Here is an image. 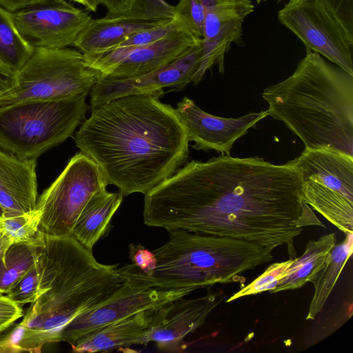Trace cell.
Returning <instances> with one entry per match:
<instances>
[{
  "label": "cell",
  "instance_id": "29",
  "mask_svg": "<svg viewBox=\"0 0 353 353\" xmlns=\"http://www.w3.org/2000/svg\"><path fill=\"white\" fill-rule=\"evenodd\" d=\"M174 17V6L164 0H130L128 9L119 18L140 21H158L170 19Z\"/></svg>",
  "mask_w": 353,
  "mask_h": 353
},
{
  "label": "cell",
  "instance_id": "40",
  "mask_svg": "<svg viewBox=\"0 0 353 353\" xmlns=\"http://www.w3.org/2000/svg\"><path fill=\"white\" fill-rule=\"evenodd\" d=\"M13 244L12 239L0 227V258L3 257L9 248Z\"/></svg>",
  "mask_w": 353,
  "mask_h": 353
},
{
  "label": "cell",
  "instance_id": "9",
  "mask_svg": "<svg viewBox=\"0 0 353 353\" xmlns=\"http://www.w3.org/2000/svg\"><path fill=\"white\" fill-rule=\"evenodd\" d=\"M108 184L96 163L80 152L40 195L35 210L39 230L57 236H72L74 225L88 201Z\"/></svg>",
  "mask_w": 353,
  "mask_h": 353
},
{
  "label": "cell",
  "instance_id": "18",
  "mask_svg": "<svg viewBox=\"0 0 353 353\" xmlns=\"http://www.w3.org/2000/svg\"><path fill=\"white\" fill-rule=\"evenodd\" d=\"M159 307L141 311L89 332L72 345V349L75 352L93 353L132 345H145L149 343L148 336L153 315Z\"/></svg>",
  "mask_w": 353,
  "mask_h": 353
},
{
  "label": "cell",
  "instance_id": "36",
  "mask_svg": "<svg viewBox=\"0 0 353 353\" xmlns=\"http://www.w3.org/2000/svg\"><path fill=\"white\" fill-rule=\"evenodd\" d=\"M26 329L20 323L0 337V353L21 352Z\"/></svg>",
  "mask_w": 353,
  "mask_h": 353
},
{
  "label": "cell",
  "instance_id": "8",
  "mask_svg": "<svg viewBox=\"0 0 353 353\" xmlns=\"http://www.w3.org/2000/svg\"><path fill=\"white\" fill-rule=\"evenodd\" d=\"M299 170L303 201L346 233L353 232V157L305 149L290 161Z\"/></svg>",
  "mask_w": 353,
  "mask_h": 353
},
{
  "label": "cell",
  "instance_id": "1",
  "mask_svg": "<svg viewBox=\"0 0 353 353\" xmlns=\"http://www.w3.org/2000/svg\"><path fill=\"white\" fill-rule=\"evenodd\" d=\"M301 177L291 161L222 154L187 163L144 197L143 222L168 231L245 240L273 250L303 227H324L302 199Z\"/></svg>",
  "mask_w": 353,
  "mask_h": 353
},
{
  "label": "cell",
  "instance_id": "31",
  "mask_svg": "<svg viewBox=\"0 0 353 353\" xmlns=\"http://www.w3.org/2000/svg\"><path fill=\"white\" fill-rule=\"evenodd\" d=\"M185 29L190 30L181 20L174 17L172 19L161 21L152 27L131 34L117 48L139 46L152 43L174 32Z\"/></svg>",
  "mask_w": 353,
  "mask_h": 353
},
{
  "label": "cell",
  "instance_id": "25",
  "mask_svg": "<svg viewBox=\"0 0 353 353\" xmlns=\"http://www.w3.org/2000/svg\"><path fill=\"white\" fill-rule=\"evenodd\" d=\"M32 52L17 33L7 11L0 6V63L17 72Z\"/></svg>",
  "mask_w": 353,
  "mask_h": 353
},
{
  "label": "cell",
  "instance_id": "20",
  "mask_svg": "<svg viewBox=\"0 0 353 353\" xmlns=\"http://www.w3.org/2000/svg\"><path fill=\"white\" fill-rule=\"evenodd\" d=\"M123 197L120 192H110L107 190L95 194L77 219L72 236L85 248L92 250L105 232Z\"/></svg>",
  "mask_w": 353,
  "mask_h": 353
},
{
  "label": "cell",
  "instance_id": "35",
  "mask_svg": "<svg viewBox=\"0 0 353 353\" xmlns=\"http://www.w3.org/2000/svg\"><path fill=\"white\" fill-rule=\"evenodd\" d=\"M353 34V0H323Z\"/></svg>",
  "mask_w": 353,
  "mask_h": 353
},
{
  "label": "cell",
  "instance_id": "28",
  "mask_svg": "<svg viewBox=\"0 0 353 353\" xmlns=\"http://www.w3.org/2000/svg\"><path fill=\"white\" fill-rule=\"evenodd\" d=\"M43 245V243L39 246L37 256L30 270L6 294L20 305L35 301L43 293L42 276L45 256Z\"/></svg>",
  "mask_w": 353,
  "mask_h": 353
},
{
  "label": "cell",
  "instance_id": "44",
  "mask_svg": "<svg viewBox=\"0 0 353 353\" xmlns=\"http://www.w3.org/2000/svg\"><path fill=\"white\" fill-rule=\"evenodd\" d=\"M88 1L91 3H94L97 1V0H88Z\"/></svg>",
  "mask_w": 353,
  "mask_h": 353
},
{
  "label": "cell",
  "instance_id": "26",
  "mask_svg": "<svg viewBox=\"0 0 353 353\" xmlns=\"http://www.w3.org/2000/svg\"><path fill=\"white\" fill-rule=\"evenodd\" d=\"M254 9L250 0H225L206 8L202 39L208 40L214 37L229 22L244 20Z\"/></svg>",
  "mask_w": 353,
  "mask_h": 353
},
{
  "label": "cell",
  "instance_id": "41",
  "mask_svg": "<svg viewBox=\"0 0 353 353\" xmlns=\"http://www.w3.org/2000/svg\"><path fill=\"white\" fill-rule=\"evenodd\" d=\"M224 1L225 0H201L205 8L213 6Z\"/></svg>",
  "mask_w": 353,
  "mask_h": 353
},
{
  "label": "cell",
  "instance_id": "10",
  "mask_svg": "<svg viewBox=\"0 0 353 353\" xmlns=\"http://www.w3.org/2000/svg\"><path fill=\"white\" fill-rule=\"evenodd\" d=\"M278 19L304 43L353 75V34L323 0H289Z\"/></svg>",
  "mask_w": 353,
  "mask_h": 353
},
{
  "label": "cell",
  "instance_id": "15",
  "mask_svg": "<svg viewBox=\"0 0 353 353\" xmlns=\"http://www.w3.org/2000/svg\"><path fill=\"white\" fill-rule=\"evenodd\" d=\"M225 297L221 292H210L194 299L182 297L159 307L150 326L149 343H155L163 351L181 352L185 338L204 323Z\"/></svg>",
  "mask_w": 353,
  "mask_h": 353
},
{
  "label": "cell",
  "instance_id": "27",
  "mask_svg": "<svg viewBox=\"0 0 353 353\" xmlns=\"http://www.w3.org/2000/svg\"><path fill=\"white\" fill-rule=\"evenodd\" d=\"M41 214L34 210L20 215L0 219V227L13 243L39 246L43 243L44 233L39 230Z\"/></svg>",
  "mask_w": 353,
  "mask_h": 353
},
{
  "label": "cell",
  "instance_id": "33",
  "mask_svg": "<svg viewBox=\"0 0 353 353\" xmlns=\"http://www.w3.org/2000/svg\"><path fill=\"white\" fill-rule=\"evenodd\" d=\"M23 312L21 305L4 294H0V333L6 330L20 318Z\"/></svg>",
  "mask_w": 353,
  "mask_h": 353
},
{
  "label": "cell",
  "instance_id": "19",
  "mask_svg": "<svg viewBox=\"0 0 353 353\" xmlns=\"http://www.w3.org/2000/svg\"><path fill=\"white\" fill-rule=\"evenodd\" d=\"M160 21H140L106 17L92 19L79 34L73 47L85 55L104 53L116 48L131 34Z\"/></svg>",
  "mask_w": 353,
  "mask_h": 353
},
{
  "label": "cell",
  "instance_id": "45",
  "mask_svg": "<svg viewBox=\"0 0 353 353\" xmlns=\"http://www.w3.org/2000/svg\"><path fill=\"white\" fill-rule=\"evenodd\" d=\"M256 1L257 3H260L261 1H268V0H255Z\"/></svg>",
  "mask_w": 353,
  "mask_h": 353
},
{
  "label": "cell",
  "instance_id": "23",
  "mask_svg": "<svg viewBox=\"0 0 353 353\" xmlns=\"http://www.w3.org/2000/svg\"><path fill=\"white\" fill-rule=\"evenodd\" d=\"M243 20H238L225 24L212 38L202 39V51L199 68L192 77V81L198 84L206 72L217 64L219 72L224 71V57L230 44L242 43Z\"/></svg>",
  "mask_w": 353,
  "mask_h": 353
},
{
  "label": "cell",
  "instance_id": "43",
  "mask_svg": "<svg viewBox=\"0 0 353 353\" xmlns=\"http://www.w3.org/2000/svg\"><path fill=\"white\" fill-rule=\"evenodd\" d=\"M3 216V211L1 206L0 205V219L2 218Z\"/></svg>",
  "mask_w": 353,
  "mask_h": 353
},
{
  "label": "cell",
  "instance_id": "32",
  "mask_svg": "<svg viewBox=\"0 0 353 353\" xmlns=\"http://www.w3.org/2000/svg\"><path fill=\"white\" fill-rule=\"evenodd\" d=\"M174 17L181 20L199 38L203 37L205 8L201 0H179L174 6Z\"/></svg>",
  "mask_w": 353,
  "mask_h": 353
},
{
  "label": "cell",
  "instance_id": "21",
  "mask_svg": "<svg viewBox=\"0 0 353 353\" xmlns=\"http://www.w3.org/2000/svg\"><path fill=\"white\" fill-rule=\"evenodd\" d=\"M336 242V234L329 233L317 240L310 241L303 254L294 259L285 276L270 292L276 293L302 287L310 281L323 268L325 259Z\"/></svg>",
  "mask_w": 353,
  "mask_h": 353
},
{
  "label": "cell",
  "instance_id": "38",
  "mask_svg": "<svg viewBox=\"0 0 353 353\" xmlns=\"http://www.w3.org/2000/svg\"><path fill=\"white\" fill-rule=\"evenodd\" d=\"M16 82V72L0 63V95L12 88Z\"/></svg>",
  "mask_w": 353,
  "mask_h": 353
},
{
  "label": "cell",
  "instance_id": "5",
  "mask_svg": "<svg viewBox=\"0 0 353 353\" xmlns=\"http://www.w3.org/2000/svg\"><path fill=\"white\" fill-rule=\"evenodd\" d=\"M152 251L155 265L138 275L149 288L196 289L216 283L244 282L240 275L272 261L273 250L234 238L173 230Z\"/></svg>",
  "mask_w": 353,
  "mask_h": 353
},
{
  "label": "cell",
  "instance_id": "3",
  "mask_svg": "<svg viewBox=\"0 0 353 353\" xmlns=\"http://www.w3.org/2000/svg\"><path fill=\"white\" fill-rule=\"evenodd\" d=\"M43 293L31 303L22 321V352H40L60 341L63 327L75 316L114 296L126 283L123 266L105 265L72 236L44 233Z\"/></svg>",
  "mask_w": 353,
  "mask_h": 353
},
{
  "label": "cell",
  "instance_id": "6",
  "mask_svg": "<svg viewBox=\"0 0 353 353\" xmlns=\"http://www.w3.org/2000/svg\"><path fill=\"white\" fill-rule=\"evenodd\" d=\"M88 94L0 108V149L22 159H37L73 135L85 119Z\"/></svg>",
  "mask_w": 353,
  "mask_h": 353
},
{
  "label": "cell",
  "instance_id": "16",
  "mask_svg": "<svg viewBox=\"0 0 353 353\" xmlns=\"http://www.w3.org/2000/svg\"><path fill=\"white\" fill-rule=\"evenodd\" d=\"M176 112L184 125L192 146L196 150H214L230 155L234 142L257 122L268 116V110L248 114L239 118H225L202 110L193 100L184 97Z\"/></svg>",
  "mask_w": 353,
  "mask_h": 353
},
{
  "label": "cell",
  "instance_id": "2",
  "mask_svg": "<svg viewBox=\"0 0 353 353\" xmlns=\"http://www.w3.org/2000/svg\"><path fill=\"white\" fill-rule=\"evenodd\" d=\"M73 139L123 196L146 194L189 154L188 135L175 108L154 94L125 96L92 110Z\"/></svg>",
  "mask_w": 353,
  "mask_h": 353
},
{
  "label": "cell",
  "instance_id": "24",
  "mask_svg": "<svg viewBox=\"0 0 353 353\" xmlns=\"http://www.w3.org/2000/svg\"><path fill=\"white\" fill-rule=\"evenodd\" d=\"M40 245L13 243L0 258V294H7L30 270Z\"/></svg>",
  "mask_w": 353,
  "mask_h": 353
},
{
  "label": "cell",
  "instance_id": "12",
  "mask_svg": "<svg viewBox=\"0 0 353 353\" xmlns=\"http://www.w3.org/2000/svg\"><path fill=\"white\" fill-rule=\"evenodd\" d=\"M7 14L17 33L33 50L73 46L92 19L88 11L66 0H47Z\"/></svg>",
  "mask_w": 353,
  "mask_h": 353
},
{
  "label": "cell",
  "instance_id": "14",
  "mask_svg": "<svg viewBox=\"0 0 353 353\" xmlns=\"http://www.w3.org/2000/svg\"><path fill=\"white\" fill-rule=\"evenodd\" d=\"M202 39L172 63L149 73L124 79H99L90 92V109L117 98L134 94L160 97L164 89L181 91L191 83L201 56Z\"/></svg>",
  "mask_w": 353,
  "mask_h": 353
},
{
  "label": "cell",
  "instance_id": "4",
  "mask_svg": "<svg viewBox=\"0 0 353 353\" xmlns=\"http://www.w3.org/2000/svg\"><path fill=\"white\" fill-rule=\"evenodd\" d=\"M268 116L284 123L305 149L353 157V75L307 51L289 77L264 89Z\"/></svg>",
  "mask_w": 353,
  "mask_h": 353
},
{
  "label": "cell",
  "instance_id": "13",
  "mask_svg": "<svg viewBox=\"0 0 353 353\" xmlns=\"http://www.w3.org/2000/svg\"><path fill=\"white\" fill-rule=\"evenodd\" d=\"M201 39L185 29L152 43L118 47L101 54L83 55L86 65L97 72L99 79H124L167 65Z\"/></svg>",
  "mask_w": 353,
  "mask_h": 353
},
{
  "label": "cell",
  "instance_id": "11",
  "mask_svg": "<svg viewBox=\"0 0 353 353\" xmlns=\"http://www.w3.org/2000/svg\"><path fill=\"white\" fill-rule=\"evenodd\" d=\"M128 280L111 298L98 307L84 312L62 330L60 341L73 345L83 335L114 321L150 308L185 297L194 288L163 290L148 288L135 273L133 263L123 265Z\"/></svg>",
  "mask_w": 353,
  "mask_h": 353
},
{
  "label": "cell",
  "instance_id": "17",
  "mask_svg": "<svg viewBox=\"0 0 353 353\" xmlns=\"http://www.w3.org/2000/svg\"><path fill=\"white\" fill-rule=\"evenodd\" d=\"M36 159H22L0 149V205L3 217L35 209L37 201Z\"/></svg>",
  "mask_w": 353,
  "mask_h": 353
},
{
  "label": "cell",
  "instance_id": "42",
  "mask_svg": "<svg viewBox=\"0 0 353 353\" xmlns=\"http://www.w3.org/2000/svg\"><path fill=\"white\" fill-rule=\"evenodd\" d=\"M77 3H79L81 6H83L86 10H90V5L88 0H69Z\"/></svg>",
  "mask_w": 353,
  "mask_h": 353
},
{
  "label": "cell",
  "instance_id": "34",
  "mask_svg": "<svg viewBox=\"0 0 353 353\" xmlns=\"http://www.w3.org/2000/svg\"><path fill=\"white\" fill-rule=\"evenodd\" d=\"M130 257L132 263L144 275L150 274L154 268L155 258L152 251H149L140 244L130 245Z\"/></svg>",
  "mask_w": 353,
  "mask_h": 353
},
{
  "label": "cell",
  "instance_id": "22",
  "mask_svg": "<svg viewBox=\"0 0 353 353\" xmlns=\"http://www.w3.org/2000/svg\"><path fill=\"white\" fill-rule=\"evenodd\" d=\"M352 233H347L344 241L335 244L327 255L323 268L310 281L314 294L310 302L307 320H313L323 309L338 278L352 253Z\"/></svg>",
  "mask_w": 353,
  "mask_h": 353
},
{
  "label": "cell",
  "instance_id": "30",
  "mask_svg": "<svg viewBox=\"0 0 353 353\" xmlns=\"http://www.w3.org/2000/svg\"><path fill=\"white\" fill-rule=\"evenodd\" d=\"M293 259L275 263L270 265L265 272L250 284L244 286L226 301L231 302L243 296L256 294L264 291H271L286 274Z\"/></svg>",
  "mask_w": 353,
  "mask_h": 353
},
{
  "label": "cell",
  "instance_id": "7",
  "mask_svg": "<svg viewBox=\"0 0 353 353\" xmlns=\"http://www.w3.org/2000/svg\"><path fill=\"white\" fill-rule=\"evenodd\" d=\"M15 85L0 95V108L90 93L99 79L83 54L69 48H38L16 72Z\"/></svg>",
  "mask_w": 353,
  "mask_h": 353
},
{
  "label": "cell",
  "instance_id": "37",
  "mask_svg": "<svg viewBox=\"0 0 353 353\" xmlns=\"http://www.w3.org/2000/svg\"><path fill=\"white\" fill-rule=\"evenodd\" d=\"M99 4L105 8L106 17L117 18L127 11L130 0H99Z\"/></svg>",
  "mask_w": 353,
  "mask_h": 353
},
{
  "label": "cell",
  "instance_id": "39",
  "mask_svg": "<svg viewBox=\"0 0 353 353\" xmlns=\"http://www.w3.org/2000/svg\"><path fill=\"white\" fill-rule=\"evenodd\" d=\"M44 1L47 0H0V6L7 11L14 12Z\"/></svg>",
  "mask_w": 353,
  "mask_h": 353
}]
</instances>
